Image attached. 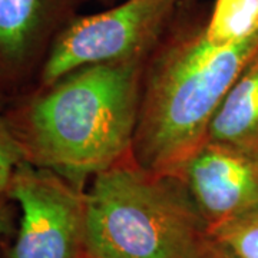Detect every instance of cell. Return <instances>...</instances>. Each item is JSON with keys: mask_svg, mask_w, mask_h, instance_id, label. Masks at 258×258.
Returning a JSON list of instances; mask_svg holds the SVG:
<instances>
[{"mask_svg": "<svg viewBox=\"0 0 258 258\" xmlns=\"http://www.w3.org/2000/svg\"><path fill=\"white\" fill-rule=\"evenodd\" d=\"M144 57L86 66L30 102L13 126L26 161L82 188L132 151Z\"/></svg>", "mask_w": 258, "mask_h": 258, "instance_id": "obj_1", "label": "cell"}, {"mask_svg": "<svg viewBox=\"0 0 258 258\" xmlns=\"http://www.w3.org/2000/svg\"><path fill=\"white\" fill-rule=\"evenodd\" d=\"M258 53V35L215 46L203 30L169 46L148 79L134 139V161L171 174L207 141L222 99Z\"/></svg>", "mask_w": 258, "mask_h": 258, "instance_id": "obj_2", "label": "cell"}, {"mask_svg": "<svg viewBox=\"0 0 258 258\" xmlns=\"http://www.w3.org/2000/svg\"><path fill=\"white\" fill-rule=\"evenodd\" d=\"M88 258H212L218 248L184 184L125 159L92 178Z\"/></svg>", "mask_w": 258, "mask_h": 258, "instance_id": "obj_3", "label": "cell"}, {"mask_svg": "<svg viewBox=\"0 0 258 258\" xmlns=\"http://www.w3.org/2000/svg\"><path fill=\"white\" fill-rule=\"evenodd\" d=\"M179 0H126L102 13L72 19L56 36L42 69L45 88L86 66L144 57Z\"/></svg>", "mask_w": 258, "mask_h": 258, "instance_id": "obj_4", "label": "cell"}, {"mask_svg": "<svg viewBox=\"0 0 258 258\" xmlns=\"http://www.w3.org/2000/svg\"><path fill=\"white\" fill-rule=\"evenodd\" d=\"M5 195L22 212L9 258H88L82 188L53 171L23 161Z\"/></svg>", "mask_w": 258, "mask_h": 258, "instance_id": "obj_5", "label": "cell"}, {"mask_svg": "<svg viewBox=\"0 0 258 258\" xmlns=\"http://www.w3.org/2000/svg\"><path fill=\"white\" fill-rule=\"evenodd\" d=\"M200 210L211 231L258 208V158L204 142L171 172Z\"/></svg>", "mask_w": 258, "mask_h": 258, "instance_id": "obj_6", "label": "cell"}, {"mask_svg": "<svg viewBox=\"0 0 258 258\" xmlns=\"http://www.w3.org/2000/svg\"><path fill=\"white\" fill-rule=\"evenodd\" d=\"M75 0H0V69H23L72 20Z\"/></svg>", "mask_w": 258, "mask_h": 258, "instance_id": "obj_7", "label": "cell"}, {"mask_svg": "<svg viewBox=\"0 0 258 258\" xmlns=\"http://www.w3.org/2000/svg\"><path fill=\"white\" fill-rule=\"evenodd\" d=\"M207 141L258 158V53L222 99Z\"/></svg>", "mask_w": 258, "mask_h": 258, "instance_id": "obj_8", "label": "cell"}, {"mask_svg": "<svg viewBox=\"0 0 258 258\" xmlns=\"http://www.w3.org/2000/svg\"><path fill=\"white\" fill-rule=\"evenodd\" d=\"M215 46H232L258 35V0H215L204 28Z\"/></svg>", "mask_w": 258, "mask_h": 258, "instance_id": "obj_9", "label": "cell"}, {"mask_svg": "<svg viewBox=\"0 0 258 258\" xmlns=\"http://www.w3.org/2000/svg\"><path fill=\"white\" fill-rule=\"evenodd\" d=\"M215 241L237 258H258V208L212 232Z\"/></svg>", "mask_w": 258, "mask_h": 258, "instance_id": "obj_10", "label": "cell"}, {"mask_svg": "<svg viewBox=\"0 0 258 258\" xmlns=\"http://www.w3.org/2000/svg\"><path fill=\"white\" fill-rule=\"evenodd\" d=\"M26 161L23 147L10 120L0 116V195L6 194L18 166Z\"/></svg>", "mask_w": 258, "mask_h": 258, "instance_id": "obj_11", "label": "cell"}, {"mask_svg": "<svg viewBox=\"0 0 258 258\" xmlns=\"http://www.w3.org/2000/svg\"><path fill=\"white\" fill-rule=\"evenodd\" d=\"M10 228V210L0 197V237Z\"/></svg>", "mask_w": 258, "mask_h": 258, "instance_id": "obj_12", "label": "cell"}, {"mask_svg": "<svg viewBox=\"0 0 258 258\" xmlns=\"http://www.w3.org/2000/svg\"><path fill=\"white\" fill-rule=\"evenodd\" d=\"M212 258H237L232 252H230L227 248H224L222 245L218 244V248L215 251V254H214V257Z\"/></svg>", "mask_w": 258, "mask_h": 258, "instance_id": "obj_13", "label": "cell"}, {"mask_svg": "<svg viewBox=\"0 0 258 258\" xmlns=\"http://www.w3.org/2000/svg\"><path fill=\"white\" fill-rule=\"evenodd\" d=\"M0 105H2V98H0Z\"/></svg>", "mask_w": 258, "mask_h": 258, "instance_id": "obj_14", "label": "cell"}]
</instances>
